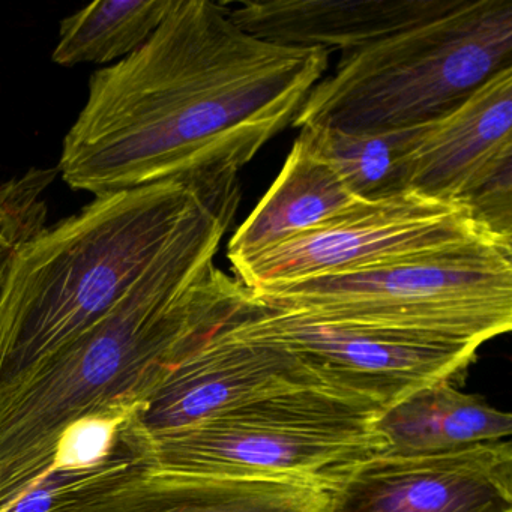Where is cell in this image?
<instances>
[{"label":"cell","mask_w":512,"mask_h":512,"mask_svg":"<svg viewBox=\"0 0 512 512\" xmlns=\"http://www.w3.org/2000/svg\"><path fill=\"white\" fill-rule=\"evenodd\" d=\"M328 67L325 50L242 31L224 4L175 0L145 46L92 76L59 172L95 197L239 175Z\"/></svg>","instance_id":"obj_1"},{"label":"cell","mask_w":512,"mask_h":512,"mask_svg":"<svg viewBox=\"0 0 512 512\" xmlns=\"http://www.w3.org/2000/svg\"><path fill=\"white\" fill-rule=\"evenodd\" d=\"M232 218L161 259L106 316L0 392V511L46 472L83 416L146 395L233 307L244 284L214 265Z\"/></svg>","instance_id":"obj_2"},{"label":"cell","mask_w":512,"mask_h":512,"mask_svg":"<svg viewBox=\"0 0 512 512\" xmlns=\"http://www.w3.org/2000/svg\"><path fill=\"white\" fill-rule=\"evenodd\" d=\"M239 176L95 197L17 248L0 286V392L106 316L199 230L235 218Z\"/></svg>","instance_id":"obj_3"},{"label":"cell","mask_w":512,"mask_h":512,"mask_svg":"<svg viewBox=\"0 0 512 512\" xmlns=\"http://www.w3.org/2000/svg\"><path fill=\"white\" fill-rule=\"evenodd\" d=\"M512 68L511 0H461L436 19L344 53L293 127L395 131L442 118Z\"/></svg>","instance_id":"obj_4"},{"label":"cell","mask_w":512,"mask_h":512,"mask_svg":"<svg viewBox=\"0 0 512 512\" xmlns=\"http://www.w3.org/2000/svg\"><path fill=\"white\" fill-rule=\"evenodd\" d=\"M250 292L271 310L482 346L512 328V242L479 236L370 268Z\"/></svg>","instance_id":"obj_5"},{"label":"cell","mask_w":512,"mask_h":512,"mask_svg":"<svg viewBox=\"0 0 512 512\" xmlns=\"http://www.w3.org/2000/svg\"><path fill=\"white\" fill-rule=\"evenodd\" d=\"M380 407L326 386L278 392L190 427L146 434L154 469L278 479L328 490L380 454Z\"/></svg>","instance_id":"obj_6"},{"label":"cell","mask_w":512,"mask_h":512,"mask_svg":"<svg viewBox=\"0 0 512 512\" xmlns=\"http://www.w3.org/2000/svg\"><path fill=\"white\" fill-rule=\"evenodd\" d=\"M235 332L286 347L323 385L380 409L431 383L454 382L481 347L427 332L271 310L257 301Z\"/></svg>","instance_id":"obj_7"},{"label":"cell","mask_w":512,"mask_h":512,"mask_svg":"<svg viewBox=\"0 0 512 512\" xmlns=\"http://www.w3.org/2000/svg\"><path fill=\"white\" fill-rule=\"evenodd\" d=\"M490 235L469 209L407 193L361 202L233 269L248 290L370 268ZM493 236V235H490Z\"/></svg>","instance_id":"obj_8"},{"label":"cell","mask_w":512,"mask_h":512,"mask_svg":"<svg viewBox=\"0 0 512 512\" xmlns=\"http://www.w3.org/2000/svg\"><path fill=\"white\" fill-rule=\"evenodd\" d=\"M254 304L247 289L167 370L134 418L140 431L178 430L278 392L325 386L286 347L236 334Z\"/></svg>","instance_id":"obj_9"},{"label":"cell","mask_w":512,"mask_h":512,"mask_svg":"<svg viewBox=\"0 0 512 512\" xmlns=\"http://www.w3.org/2000/svg\"><path fill=\"white\" fill-rule=\"evenodd\" d=\"M325 493V512H512L511 440L454 454L373 455Z\"/></svg>","instance_id":"obj_10"},{"label":"cell","mask_w":512,"mask_h":512,"mask_svg":"<svg viewBox=\"0 0 512 512\" xmlns=\"http://www.w3.org/2000/svg\"><path fill=\"white\" fill-rule=\"evenodd\" d=\"M512 170V68L482 83L466 101L422 125L410 161V191L464 203Z\"/></svg>","instance_id":"obj_11"},{"label":"cell","mask_w":512,"mask_h":512,"mask_svg":"<svg viewBox=\"0 0 512 512\" xmlns=\"http://www.w3.org/2000/svg\"><path fill=\"white\" fill-rule=\"evenodd\" d=\"M325 490L278 479L164 472L137 461L53 512H325Z\"/></svg>","instance_id":"obj_12"},{"label":"cell","mask_w":512,"mask_h":512,"mask_svg":"<svg viewBox=\"0 0 512 512\" xmlns=\"http://www.w3.org/2000/svg\"><path fill=\"white\" fill-rule=\"evenodd\" d=\"M461 0H248L224 4L230 19L259 40L350 53L436 19Z\"/></svg>","instance_id":"obj_13"},{"label":"cell","mask_w":512,"mask_h":512,"mask_svg":"<svg viewBox=\"0 0 512 512\" xmlns=\"http://www.w3.org/2000/svg\"><path fill=\"white\" fill-rule=\"evenodd\" d=\"M373 428L382 442L377 455L425 457L509 440L512 416L440 380L380 410Z\"/></svg>","instance_id":"obj_14"},{"label":"cell","mask_w":512,"mask_h":512,"mask_svg":"<svg viewBox=\"0 0 512 512\" xmlns=\"http://www.w3.org/2000/svg\"><path fill=\"white\" fill-rule=\"evenodd\" d=\"M361 203L337 173L298 137L268 193L230 239L233 269L311 232Z\"/></svg>","instance_id":"obj_15"},{"label":"cell","mask_w":512,"mask_h":512,"mask_svg":"<svg viewBox=\"0 0 512 512\" xmlns=\"http://www.w3.org/2000/svg\"><path fill=\"white\" fill-rule=\"evenodd\" d=\"M421 127L377 133L305 127L299 137L329 164L353 196L376 203L412 193L410 161Z\"/></svg>","instance_id":"obj_16"},{"label":"cell","mask_w":512,"mask_h":512,"mask_svg":"<svg viewBox=\"0 0 512 512\" xmlns=\"http://www.w3.org/2000/svg\"><path fill=\"white\" fill-rule=\"evenodd\" d=\"M175 0H101L62 22L52 61L61 67L110 64L136 53L160 28Z\"/></svg>","instance_id":"obj_17"},{"label":"cell","mask_w":512,"mask_h":512,"mask_svg":"<svg viewBox=\"0 0 512 512\" xmlns=\"http://www.w3.org/2000/svg\"><path fill=\"white\" fill-rule=\"evenodd\" d=\"M52 179L50 170H31L0 182V286L17 248L46 227L47 206L41 196Z\"/></svg>","instance_id":"obj_18"}]
</instances>
